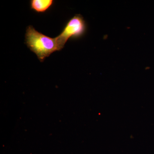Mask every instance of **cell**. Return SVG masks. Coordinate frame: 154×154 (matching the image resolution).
<instances>
[{"label":"cell","instance_id":"1","mask_svg":"<svg viewBox=\"0 0 154 154\" xmlns=\"http://www.w3.org/2000/svg\"><path fill=\"white\" fill-rule=\"evenodd\" d=\"M25 38V44L37 56L41 62H43L54 52L62 50L56 37L53 38L46 36L38 32L31 25L26 28Z\"/></svg>","mask_w":154,"mask_h":154},{"label":"cell","instance_id":"2","mask_svg":"<svg viewBox=\"0 0 154 154\" xmlns=\"http://www.w3.org/2000/svg\"><path fill=\"white\" fill-rule=\"evenodd\" d=\"M87 25L81 14H76L69 19L61 32L57 36L58 42L62 49L69 38H79L87 32Z\"/></svg>","mask_w":154,"mask_h":154},{"label":"cell","instance_id":"3","mask_svg":"<svg viewBox=\"0 0 154 154\" xmlns=\"http://www.w3.org/2000/svg\"><path fill=\"white\" fill-rule=\"evenodd\" d=\"M54 0H31L30 9L38 14H44L49 11L54 5Z\"/></svg>","mask_w":154,"mask_h":154}]
</instances>
